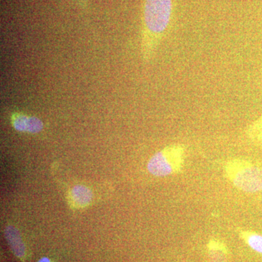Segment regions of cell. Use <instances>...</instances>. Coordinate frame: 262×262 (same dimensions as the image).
I'll list each match as a JSON object with an SVG mask.
<instances>
[{"label": "cell", "instance_id": "cell-1", "mask_svg": "<svg viewBox=\"0 0 262 262\" xmlns=\"http://www.w3.org/2000/svg\"><path fill=\"white\" fill-rule=\"evenodd\" d=\"M174 10V0H143L141 55L144 63H151L165 39Z\"/></svg>", "mask_w": 262, "mask_h": 262}, {"label": "cell", "instance_id": "cell-2", "mask_svg": "<svg viewBox=\"0 0 262 262\" xmlns=\"http://www.w3.org/2000/svg\"><path fill=\"white\" fill-rule=\"evenodd\" d=\"M225 176L239 190L254 193L262 191V168L250 161L234 158L226 163Z\"/></svg>", "mask_w": 262, "mask_h": 262}, {"label": "cell", "instance_id": "cell-3", "mask_svg": "<svg viewBox=\"0 0 262 262\" xmlns=\"http://www.w3.org/2000/svg\"><path fill=\"white\" fill-rule=\"evenodd\" d=\"M185 146L170 144L155 153L148 163L150 173L155 177H167L182 171L185 160Z\"/></svg>", "mask_w": 262, "mask_h": 262}, {"label": "cell", "instance_id": "cell-4", "mask_svg": "<svg viewBox=\"0 0 262 262\" xmlns=\"http://www.w3.org/2000/svg\"><path fill=\"white\" fill-rule=\"evenodd\" d=\"M10 122L13 128L18 132L37 134L43 129V122L40 119L21 113L12 114Z\"/></svg>", "mask_w": 262, "mask_h": 262}, {"label": "cell", "instance_id": "cell-5", "mask_svg": "<svg viewBox=\"0 0 262 262\" xmlns=\"http://www.w3.org/2000/svg\"><path fill=\"white\" fill-rule=\"evenodd\" d=\"M5 235L13 254L20 261H27L29 258L28 249L18 229L13 226H8Z\"/></svg>", "mask_w": 262, "mask_h": 262}, {"label": "cell", "instance_id": "cell-6", "mask_svg": "<svg viewBox=\"0 0 262 262\" xmlns=\"http://www.w3.org/2000/svg\"><path fill=\"white\" fill-rule=\"evenodd\" d=\"M92 200V191L85 186H75L69 193V203L74 208H85L91 204Z\"/></svg>", "mask_w": 262, "mask_h": 262}, {"label": "cell", "instance_id": "cell-7", "mask_svg": "<svg viewBox=\"0 0 262 262\" xmlns=\"http://www.w3.org/2000/svg\"><path fill=\"white\" fill-rule=\"evenodd\" d=\"M208 248L211 262H227V249L225 244L212 239L208 243Z\"/></svg>", "mask_w": 262, "mask_h": 262}, {"label": "cell", "instance_id": "cell-8", "mask_svg": "<svg viewBox=\"0 0 262 262\" xmlns=\"http://www.w3.org/2000/svg\"><path fill=\"white\" fill-rule=\"evenodd\" d=\"M239 235L253 251L262 254V235L250 231H241Z\"/></svg>", "mask_w": 262, "mask_h": 262}, {"label": "cell", "instance_id": "cell-9", "mask_svg": "<svg viewBox=\"0 0 262 262\" xmlns=\"http://www.w3.org/2000/svg\"><path fill=\"white\" fill-rule=\"evenodd\" d=\"M246 134L248 139L252 142L262 144V115L248 125Z\"/></svg>", "mask_w": 262, "mask_h": 262}, {"label": "cell", "instance_id": "cell-10", "mask_svg": "<svg viewBox=\"0 0 262 262\" xmlns=\"http://www.w3.org/2000/svg\"><path fill=\"white\" fill-rule=\"evenodd\" d=\"M77 3L80 5L81 8L86 9L88 7V0H77Z\"/></svg>", "mask_w": 262, "mask_h": 262}, {"label": "cell", "instance_id": "cell-11", "mask_svg": "<svg viewBox=\"0 0 262 262\" xmlns=\"http://www.w3.org/2000/svg\"><path fill=\"white\" fill-rule=\"evenodd\" d=\"M38 262H53L51 258L48 257H42L38 261Z\"/></svg>", "mask_w": 262, "mask_h": 262}]
</instances>
